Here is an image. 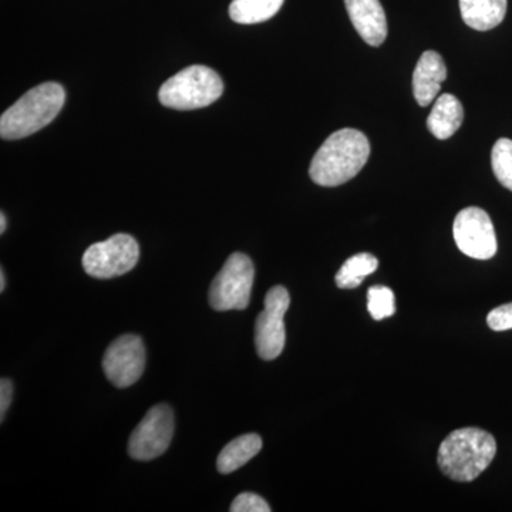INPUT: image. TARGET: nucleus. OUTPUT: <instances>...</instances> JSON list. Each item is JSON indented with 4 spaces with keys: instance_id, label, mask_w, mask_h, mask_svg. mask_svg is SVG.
<instances>
[{
    "instance_id": "1",
    "label": "nucleus",
    "mask_w": 512,
    "mask_h": 512,
    "mask_svg": "<svg viewBox=\"0 0 512 512\" xmlns=\"http://www.w3.org/2000/svg\"><path fill=\"white\" fill-rule=\"evenodd\" d=\"M369 156L370 144L365 134L355 128H343L326 138L313 157L309 175L320 187H338L355 178Z\"/></svg>"
},
{
    "instance_id": "18",
    "label": "nucleus",
    "mask_w": 512,
    "mask_h": 512,
    "mask_svg": "<svg viewBox=\"0 0 512 512\" xmlns=\"http://www.w3.org/2000/svg\"><path fill=\"white\" fill-rule=\"evenodd\" d=\"M491 165L500 184L512 191V140L510 138H500L494 144Z\"/></svg>"
},
{
    "instance_id": "19",
    "label": "nucleus",
    "mask_w": 512,
    "mask_h": 512,
    "mask_svg": "<svg viewBox=\"0 0 512 512\" xmlns=\"http://www.w3.org/2000/svg\"><path fill=\"white\" fill-rule=\"evenodd\" d=\"M367 309L375 320L390 318L396 312L394 293L387 286H372L367 292Z\"/></svg>"
},
{
    "instance_id": "8",
    "label": "nucleus",
    "mask_w": 512,
    "mask_h": 512,
    "mask_svg": "<svg viewBox=\"0 0 512 512\" xmlns=\"http://www.w3.org/2000/svg\"><path fill=\"white\" fill-rule=\"evenodd\" d=\"M174 413L167 404H158L148 410L144 419L131 433L128 454L138 461L160 457L170 447L174 436Z\"/></svg>"
},
{
    "instance_id": "3",
    "label": "nucleus",
    "mask_w": 512,
    "mask_h": 512,
    "mask_svg": "<svg viewBox=\"0 0 512 512\" xmlns=\"http://www.w3.org/2000/svg\"><path fill=\"white\" fill-rule=\"evenodd\" d=\"M66 93L59 83L47 82L33 87L0 117L3 140L32 136L56 119L63 109Z\"/></svg>"
},
{
    "instance_id": "24",
    "label": "nucleus",
    "mask_w": 512,
    "mask_h": 512,
    "mask_svg": "<svg viewBox=\"0 0 512 512\" xmlns=\"http://www.w3.org/2000/svg\"><path fill=\"white\" fill-rule=\"evenodd\" d=\"M6 288V276L5 271H0V292L5 291Z\"/></svg>"
},
{
    "instance_id": "15",
    "label": "nucleus",
    "mask_w": 512,
    "mask_h": 512,
    "mask_svg": "<svg viewBox=\"0 0 512 512\" xmlns=\"http://www.w3.org/2000/svg\"><path fill=\"white\" fill-rule=\"evenodd\" d=\"M261 448L262 439L258 434L251 433L237 437L222 448L217 460L218 471L222 474L234 473L252 460Z\"/></svg>"
},
{
    "instance_id": "22",
    "label": "nucleus",
    "mask_w": 512,
    "mask_h": 512,
    "mask_svg": "<svg viewBox=\"0 0 512 512\" xmlns=\"http://www.w3.org/2000/svg\"><path fill=\"white\" fill-rule=\"evenodd\" d=\"M13 386L9 379H2L0 382V420H5L10 403H12Z\"/></svg>"
},
{
    "instance_id": "9",
    "label": "nucleus",
    "mask_w": 512,
    "mask_h": 512,
    "mask_svg": "<svg viewBox=\"0 0 512 512\" xmlns=\"http://www.w3.org/2000/svg\"><path fill=\"white\" fill-rule=\"evenodd\" d=\"M458 249L470 258L487 261L497 254V235L490 215L478 207L458 212L453 227Z\"/></svg>"
},
{
    "instance_id": "7",
    "label": "nucleus",
    "mask_w": 512,
    "mask_h": 512,
    "mask_svg": "<svg viewBox=\"0 0 512 512\" xmlns=\"http://www.w3.org/2000/svg\"><path fill=\"white\" fill-rule=\"evenodd\" d=\"M289 305L291 296L284 286H274L266 293L264 311L259 313L255 322V346L261 359L274 360L284 352V318Z\"/></svg>"
},
{
    "instance_id": "4",
    "label": "nucleus",
    "mask_w": 512,
    "mask_h": 512,
    "mask_svg": "<svg viewBox=\"0 0 512 512\" xmlns=\"http://www.w3.org/2000/svg\"><path fill=\"white\" fill-rule=\"evenodd\" d=\"M222 92L221 77L210 67L195 64L168 79L158 92V100L168 109L197 110L211 106Z\"/></svg>"
},
{
    "instance_id": "21",
    "label": "nucleus",
    "mask_w": 512,
    "mask_h": 512,
    "mask_svg": "<svg viewBox=\"0 0 512 512\" xmlns=\"http://www.w3.org/2000/svg\"><path fill=\"white\" fill-rule=\"evenodd\" d=\"M487 323L495 332L512 329V303L493 309L488 313Z\"/></svg>"
},
{
    "instance_id": "13",
    "label": "nucleus",
    "mask_w": 512,
    "mask_h": 512,
    "mask_svg": "<svg viewBox=\"0 0 512 512\" xmlns=\"http://www.w3.org/2000/svg\"><path fill=\"white\" fill-rule=\"evenodd\" d=\"M463 120L464 109L461 101L453 94H441L427 119V127L434 137L447 140L461 127Z\"/></svg>"
},
{
    "instance_id": "2",
    "label": "nucleus",
    "mask_w": 512,
    "mask_h": 512,
    "mask_svg": "<svg viewBox=\"0 0 512 512\" xmlns=\"http://www.w3.org/2000/svg\"><path fill=\"white\" fill-rule=\"evenodd\" d=\"M497 441L493 434L477 427H466L448 434L439 448L440 470L458 483L476 480L493 463Z\"/></svg>"
},
{
    "instance_id": "5",
    "label": "nucleus",
    "mask_w": 512,
    "mask_h": 512,
    "mask_svg": "<svg viewBox=\"0 0 512 512\" xmlns=\"http://www.w3.org/2000/svg\"><path fill=\"white\" fill-rule=\"evenodd\" d=\"M255 266L249 256L235 252L227 259L210 288V305L218 312L244 311L251 301Z\"/></svg>"
},
{
    "instance_id": "6",
    "label": "nucleus",
    "mask_w": 512,
    "mask_h": 512,
    "mask_svg": "<svg viewBox=\"0 0 512 512\" xmlns=\"http://www.w3.org/2000/svg\"><path fill=\"white\" fill-rule=\"evenodd\" d=\"M140 258L136 239L127 234H116L103 242H97L83 255L86 274L97 279H111L130 272Z\"/></svg>"
},
{
    "instance_id": "17",
    "label": "nucleus",
    "mask_w": 512,
    "mask_h": 512,
    "mask_svg": "<svg viewBox=\"0 0 512 512\" xmlns=\"http://www.w3.org/2000/svg\"><path fill=\"white\" fill-rule=\"evenodd\" d=\"M379 261L376 256L362 252L349 258L336 274V285L340 289H355L363 284L367 276L375 274Z\"/></svg>"
},
{
    "instance_id": "11",
    "label": "nucleus",
    "mask_w": 512,
    "mask_h": 512,
    "mask_svg": "<svg viewBox=\"0 0 512 512\" xmlns=\"http://www.w3.org/2000/svg\"><path fill=\"white\" fill-rule=\"evenodd\" d=\"M345 5L356 32L367 45H383L387 37V20L380 0H345Z\"/></svg>"
},
{
    "instance_id": "23",
    "label": "nucleus",
    "mask_w": 512,
    "mask_h": 512,
    "mask_svg": "<svg viewBox=\"0 0 512 512\" xmlns=\"http://www.w3.org/2000/svg\"><path fill=\"white\" fill-rule=\"evenodd\" d=\"M6 225H8V221H6L5 214H0V234L6 231Z\"/></svg>"
},
{
    "instance_id": "14",
    "label": "nucleus",
    "mask_w": 512,
    "mask_h": 512,
    "mask_svg": "<svg viewBox=\"0 0 512 512\" xmlns=\"http://www.w3.org/2000/svg\"><path fill=\"white\" fill-rule=\"evenodd\" d=\"M461 18L471 29L487 32L501 25L507 0H460Z\"/></svg>"
},
{
    "instance_id": "10",
    "label": "nucleus",
    "mask_w": 512,
    "mask_h": 512,
    "mask_svg": "<svg viewBox=\"0 0 512 512\" xmlns=\"http://www.w3.org/2000/svg\"><path fill=\"white\" fill-rule=\"evenodd\" d=\"M146 367V349L137 335H123L114 340L103 356V370L116 387L131 386L140 380Z\"/></svg>"
},
{
    "instance_id": "16",
    "label": "nucleus",
    "mask_w": 512,
    "mask_h": 512,
    "mask_svg": "<svg viewBox=\"0 0 512 512\" xmlns=\"http://www.w3.org/2000/svg\"><path fill=\"white\" fill-rule=\"evenodd\" d=\"M284 0H232L229 16L239 25H255L274 18Z\"/></svg>"
},
{
    "instance_id": "20",
    "label": "nucleus",
    "mask_w": 512,
    "mask_h": 512,
    "mask_svg": "<svg viewBox=\"0 0 512 512\" xmlns=\"http://www.w3.org/2000/svg\"><path fill=\"white\" fill-rule=\"evenodd\" d=\"M232 512H271L272 508L258 494L242 493L229 508Z\"/></svg>"
},
{
    "instance_id": "12",
    "label": "nucleus",
    "mask_w": 512,
    "mask_h": 512,
    "mask_svg": "<svg viewBox=\"0 0 512 512\" xmlns=\"http://www.w3.org/2000/svg\"><path fill=\"white\" fill-rule=\"evenodd\" d=\"M447 67L443 57L433 50H427L421 55L413 73L414 99L421 107L430 106L437 99L441 83L446 80Z\"/></svg>"
}]
</instances>
